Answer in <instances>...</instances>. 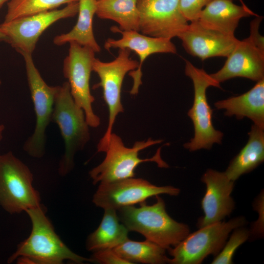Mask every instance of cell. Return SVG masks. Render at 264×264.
<instances>
[{
    "label": "cell",
    "instance_id": "484cf974",
    "mask_svg": "<svg viewBox=\"0 0 264 264\" xmlns=\"http://www.w3.org/2000/svg\"><path fill=\"white\" fill-rule=\"evenodd\" d=\"M243 226L237 227L233 231L230 238L226 242L220 251L212 261V264H232L233 256L237 248L249 237L250 233Z\"/></svg>",
    "mask_w": 264,
    "mask_h": 264
},
{
    "label": "cell",
    "instance_id": "3957f363",
    "mask_svg": "<svg viewBox=\"0 0 264 264\" xmlns=\"http://www.w3.org/2000/svg\"><path fill=\"white\" fill-rule=\"evenodd\" d=\"M51 121L57 124L64 141L65 151L59 162L58 172L65 176L74 166L76 154L89 141L90 135L84 110L75 102L67 82L58 86Z\"/></svg>",
    "mask_w": 264,
    "mask_h": 264
},
{
    "label": "cell",
    "instance_id": "44dd1931",
    "mask_svg": "<svg viewBox=\"0 0 264 264\" xmlns=\"http://www.w3.org/2000/svg\"><path fill=\"white\" fill-rule=\"evenodd\" d=\"M96 0H79L78 18L73 28L68 32L57 35L53 39L56 45L75 42L91 48L95 53L101 50L93 31V19L96 9Z\"/></svg>",
    "mask_w": 264,
    "mask_h": 264
},
{
    "label": "cell",
    "instance_id": "2e32d148",
    "mask_svg": "<svg viewBox=\"0 0 264 264\" xmlns=\"http://www.w3.org/2000/svg\"><path fill=\"white\" fill-rule=\"evenodd\" d=\"M201 180L206 185V191L201 202L204 216L198 220L199 228L221 221L235 208L231 197L234 181L229 179L224 172L208 169Z\"/></svg>",
    "mask_w": 264,
    "mask_h": 264
},
{
    "label": "cell",
    "instance_id": "7a4b0ae2",
    "mask_svg": "<svg viewBox=\"0 0 264 264\" xmlns=\"http://www.w3.org/2000/svg\"><path fill=\"white\" fill-rule=\"evenodd\" d=\"M157 195L152 205L145 201L139 207L127 206L118 209L120 221L129 231L138 232L146 240L169 249L183 240L189 233V226L172 219L167 213L163 199Z\"/></svg>",
    "mask_w": 264,
    "mask_h": 264
},
{
    "label": "cell",
    "instance_id": "d6a6232c",
    "mask_svg": "<svg viewBox=\"0 0 264 264\" xmlns=\"http://www.w3.org/2000/svg\"><path fill=\"white\" fill-rule=\"evenodd\" d=\"M1 79L0 78V85H1Z\"/></svg>",
    "mask_w": 264,
    "mask_h": 264
},
{
    "label": "cell",
    "instance_id": "d6986e66",
    "mask_svg": "<svg viewBox=\"0 0 264 264\" xmlns=\"http://www.w3.org/2000/svg\"><path fill=\"white\" fill-rule=\"evenodd\" d=\"M255 15L245 5H238L233 0H212L200 12L198 20L203 24L225 33L235 35L240 21Z\"/></svg>",
    "mask_w": 264,
    "mask_h": 264
},
{
    "label": "cell",
    "instance_id": "9a60e30c",
    "mask_svg": "<svg viewBox=\"0 0 264 264\" xmlns=\"http://www.w3.org/2000/svg\"><path fill=\"white\" fill-rule=\"evenodd\" d=\"M110 29L113 33L121 34L122 37L117 40L108 38L104 44L106 50L127 48L135 52L139 58L138 67L129 72L133 79V86L130 91L132 95L138 93L142 84L141 68L147 57L155 53H176V48L171 39L150 37L136 30H122L117 26H111Z\"/></svg>",
    "mask_w": 264,
    "mask_h": 264
},
{
    "label": "cell",
    "instance_id": "7402d4cb",
    "mask_svg": "<svg viewBox=\"0 0 264 264\" xmlns=\"http://www.w3.org/2000/svg\"><path fill=\"white\" fill-rule=\"evenodd\" d=\"M98 228L88 235L86 248L94 252L106 248H113L122 243L128 238L129 230L120 222L116 210L105 209Z\"/></svg>",
    "mask_w": 264,
    "mask_h": 264
},
{
    "label": "cell",
    "instance_id": "ffe728a7",
    "mask_svg": "<svg viewBox=\"0 0 264 264\" xmlns=\"http://www.w3.org/2000/svg\"><path fill=\"white\" fill-rule=\"evenodd\" d=\"M264 130L255 124L252 126L247 143L231 161L224 172L231 180L235 182L242 175L252 171L263 162Z\"/></svg>",
    "mask_w": 264,
    "mask_h": 264
},
{
    "label": "cell",
    "instance_id": "e0dca14e",
    "mask_svg": "<svg viewBox=\"0 0 264 264\" xmlns=\"http://www.w3.org/2000/svg\"><path fill=\"white\" fill-rule=\"evenodd\" d=\"M210 75L220 84L236 77L260 81L264 79V50L248 37L239 40L223 66Z\"/></svg>",
    "mask_w": 264,
    "mask_h": 264
},
{
    "label": "cell",
    "instance_id": "7c38bea8",
    "mask_svg": "<svg viewBox=\"0 0 264 264\" xmlns=\"http://www.w3.org/2000/svg\"><path fill=\"white\" fill-rule=\"evenodd\" d=\"M180 190L171 186H158L142 178L130 177L100 182L93 195L92 202L97 207L116 211L123 207L145 201L161 194L176 196Z\"/></svg>",
    "mask_w": 264,
    "mask_h": 264
},
{
    "label": "cell",
    "instance_id": "8fae6325",
    "mask_svg": "<svg viewBox=\"0 0 264 264\" xmlns=\"http://www.w3.org/2000/svg\"><path fill=\"white\" fill-rule=\"evenodd\" d=\"M78 1L67 4L61 9H53L17 18L0 24L5 42L20 54H32L40 36L57 21L78 14Z\"/></svg>",
    "mask_w": 264,
    "mask_h": 264
},
{
    "label": "cell",
    "instance_id": "603a6c76",
    "mask_svg": "<svg viewBox=\"0 0 264 264\" xmlns=\"http://www.w3.org/2000/svg\"><path fill=\"white\" fill-rule=\"evenodd\" d=\"M138 0H96L95 14L101 19L112 20L122 30L138 31Z\"/></svg>",
    "mask_w": 264,
    "mask_h": 264
},
{
    "label": "cell",
    "instance_id": "cb8c5ba5",
    "mask_svg": "<svg viewBox=\"0 0 264 264\" xmlns=\"http://www.w3.org/2000/svg\"><path fill=\"white\" fill-rule=\"evenodd\" d=\"M120 257L131 264L140 263L147 264L168 263L166 249L148 240L137 242L128 239L113 248Z\"/></svg>",
    "mask_w": 264,
    "mask_h": 264
},
{
    "label": "cell",
    "instance_id": "83f0119b",
    "mask_svg": "<svg viewBox=\"0 0 264 264\" xmlns=\"http://www.w3.org/2000/svg\"><path fill=\"white\" fill-rule=\"evenodd\" d=\"M90 258L93 263L101 264H131L116 254L113 248L94 251Z\"/></svg>",
    "mask_w": 264,
    "mask_h": 264
},
{
    "label": "cell",
    "instance_id": "6da1fadb",
    "mask_svg": "<svg viewBox=\"0 0 264 264\" xmlns=\"http://www.w3.org/2000/svg\"><path fill=\"white\" fill-rule=\"evenodd\" d=\"M32 224L29 237L20 242L8 258L15 261L37 264H62L65 261L76 264L93 263L92 259L80 256L70 250L56 233L42 205L25 211Z\"/></svg>",
    "mask_w": 264,
    "mask_h": 264
},
{
    "label": "cell",
    "instance_id": "8992f818",
    "mask_svg": "<svg viewBox=\"0 0 264 264\" xmlns=\"http://www.w3.org/2000/svg\"><path fill=\"white\" fill-rule=\"evenodd\" d=\"M131 52L129 49L120 48L118 56L113 61L104 62L95 58L93 62L92 71L100 79L93 88H102L109 110L108 127L97 146L98 152L107 150L116 118L119 113L124 111L121 102V88L125 76L139 66V62L130 57Z\"/></svg>",
    "mask_w": 264,
    "mask_h": 264
},
{
    "label": "cell",
    "instance_id": "52a82bcc",
    "mask_svg": "<svg viewBox=\"0 0 264 264\" xmlns=\"http://www.w3.org/2000/svg\"><path fill=\"white\" fill-rule=\"evenodd\" d=\"M185 74L194 86V102L187 114L193 123L195 134L184 147L190 152L210 149L214 143H221L223 134L213 126V110L208 103L206 90L211 86L220 88V84L203 69L197 67L188 60H185Z\"/></svg>",
    "mask_w": 264,
    "mask_h": 264
},
{
    "label": "cell",
    "instance_id": "f546056e",
    "mask_svg": "<svg viewBox=\"0 0 264 264\" xmlns=\"http://www.w3.org/2000/svg\"><path fill=\"white\" fill-rule=\"evenodd\" d=\"M5 127L3 125H0V141L2 139V134L3 131L4 130Z\"/></svg>",
    "mask_w": 264,
    "mask_h": 264
},
{
    "label": "cell",
    "instance_id": "ac0fdd59",
    "mask_svg": "<svg viewBox=\"0 0 264 264\" xmlns=\"http://www.w3.org/2000/svg\"><path fill=\"white\" fill-rule=\"evenodd\" d=\"M215 107L225 110L228 116L235 115L239 119L248 117L254 124L264 129V79L242 95L216 102Z\"/></svg>",
    "mask_w": 264,
    "mask_h": 264
},
{
    "label": "cell",
    "instance_id": "d4e9b609",
    "mask_svg": "<svg viewBox=\"0 0 264 264\" xmlns=\"http://www.w3.org/2000/svg\"><path fill=\"white\" fill-rule=\"evenodd\" d=\"M79 0H9L3 22L55 9L63 4Z\"/></svg>",
    "mask_w": 264,
    "mask_h": 264
},
{
    "label": "cell",
    "instance_id": "277c9868",
    "mask_svg": "<svg viewBox=\"0 0 264 264\" xmlns=\"http://www.w3.org/2000/svg\"><path fill=\"white\" fill-rule=\"evenodd\" d=\"M162 141L161 139L154 140L149 138L146 141H136L132 147L129 148L125 146L119 136L112 132L105 152V158L100 164L89 172L93 183L133 177L135 169L143 162H154L159 167L167 168L168 165L161 157V147L152 157L141 158L138 155L140 151Z\"/></svg>",
    "mask_w": 264,
    "mask_h": 264
},
{
    "label": "cell",
    "instance_id": "9c48e42d",
    "mask_svg": "<svg viewBox=\"0 0 264 264\" xmlns=\"http://www.w3.org/2000/svg\"><path fill=\"white\" fill-rule=\"evenodd\" d=\"M23 57L29 88L36 114L33 134L25 142L23 149L30 156L43 157L45 152L46 130L51 121L57 86H49L36 67L32 54H21Z\"/></svg>",
    "mask_w": 264,
    "mask_h": 264
},
{
    "label": "cell",
    "instance_id": "4316f807",
    "mask_svg": "<svg viewBox=\"0 0 264 264\" xmlns=\"http://www.w3.org/2000/svg\"><path fill=\"white\" fill-rule=\"evenodd\" d=\"M212 0H179L181 11L188 21L198 20L202 9Z\"/></svg>",
    "mask_w": 264,
    "mask_h": 264
},
{
    "label": "cell",
    "instance_id": "ba28073f",
    "mask_svg": "<svg viewBox=\"0 0 264 264\" xmlns=\"http://www.w3.org/2000/svg\"><path fill=\"white\" fill-rule=\"evenodd\" d=\"M245 220L238 217L228 221H219L199 228L189 234L183 240L168 250L172 256L168 263L199 264L210 255H217L221 250L229 234L243 226Z\"/></svg>",
    "mask_w": 264,
    "mask_h": 264
},
{
    "label": "cell",
    "instance_id": "5b68a950",
    "mask_svg": "<svg viewBox=\"0 0 264 264\" xmlns=\"http://www.w3.org/2000/svg\"><path fill=\"white\" fill-rule=\"evenodd\" d=\"M28 167L11 152L0 154V206L11 214L40 206V194L33 186Z\"/></svg>",
    "mask_w": 264,
    "mask_h": 264
},
{
    "label": "cell",
    "instance_id": "4dcf8cb0",
    "mask_svg": "<svg viewBox=\"0 0 264 264\" xmlns=\"http://www.w3.org/2000/svg\"><path fill=\"white\" fill-rule=\"evenodd\" d=\"M6 37L5 34L3 33L1 30L0 29V41H5Z\"/></svg>",
    "mask_w": 264,
    "mask_h": 264
},
{
    "label": "cell",
    "instance_id": "5bb4252c",
    "mask_svg": "<svg viewBox=\"0 0 264 264\" xmlns=\"http://www.w3.org/2000/svg\"><path fill=\"white\" fill-rule=\"evenodd\" d=\"M186 51L202 60L215 57H227L239 40L210 27L198 20L191 22L177 36Z\"/></svg>",
    "mask_w": 264,
    "mask_h": 264
},
{
    "label": "cell",
    "instance_id": "4fadbf2b",
    "mask_svg": "<svg viewBox=\"0 0 264 264\" xmlns=\"http://www.w3.org/2000/svg\"><path fill=\"white\" fill-rule=\"evenodd\" d=\"M138 31L150 37L172 39L188 24L179 0H138Z\"/></svg>",
    "mask_w": 264,
    "mask_h": 264
},
{
    "label": "cell",
    "instance_id": "30bf717a",
    "mask_svg": "<svg viewBox=\"0 0 264 264\" xmlns=\"http://www.w3.org/2000/svg\"><path fill=\"white\" fill-rule=\"evenodd\" d=\"M68 54L64 61L63 74L68 80L71 94L75 103L84 111L90 127L100 124V118L94 113L89 81L95 52L90 48L75 43H69Z\"/></svg>",
    "mask_w": 264,
    "mask_h": 264
},
{
    "label": "cell",
    "instance_id": "1f68e13d",
    "mask_svg": "<svg viewBox=\"0 0 264 264\" xmlns=\"http://www.w3.org/2000/svg\"><path fill=\"white\" fill-rule=\"evenodd\" d=\"M9 0H0V8L2 6L4 3Z\"/></svg>",
    "mask_w": 264,
    "mask_h": 264
},
{
    "label": "cell",
    "instance_id": "f1b7e54d",
    "mask_svg": "<svg viewBox=\"0 0 264 264\" xmlns=\"http://www.w3.org/2000/svg\"><path fill=\"white\" fill-rule=\"evenodd\" d=\"M262 19V17L257 16L251 22L250 35L248 38L260 49L264 50V37L259 33L260 24Z\"/></svg>",
    "mask_w": 264,
    "mask_h": 264
}]
</instances>
